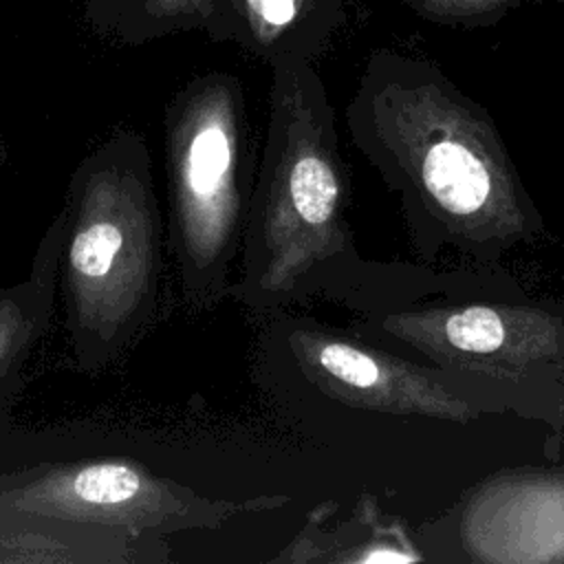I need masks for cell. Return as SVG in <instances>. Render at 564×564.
Returning a JSON list of instances; mask_svg holds the SVG:
<instances>
[{
	"label": "cell",
	"mask_w": 564,
	"mask_h": 564,
	"mask_svg": "<svg viewBox=\"0 0 564 564\" xmlns=\"http://www.w3.org/2000/svg\"><path fill=\"white\" fill-rule=\"evenodd\" d=\"M348 123L421 249L496 258L542 231L496 126L445 77L419 66L370 75Z\"/></svg>",
	"instance_id": "6da1fadb"
},
{
	"label": "cell",
	"mask_w": 564,
	"mask_h": 564,
	"mask_svg": "<svg viewBox=\"0 0 564 564\" xmlns=\"http://www.w3.org/2000/svg\"><path fill=\"white\" fill-rule=\"evenodd\" d=\"M57 218L64 352L77 372L99 375L128 359L165 308L167 231L145 141L117 132L93 148Z\"/></svg>",
	"instance_id": "7a4b0ae2"
},
{
	"label": "cell",
	"mask_w": 564,
	"mask_h": 564,
	"mask_svg": "<svg viewBox=\"0 0 564 564\" xmlns=\"http://www.w3.org/2000/svg\"><path fill=\"white\" fill-rule=\"evenodd\" d=\"M348 198V174L319 84L306 68L280 64L229 300L273 317L341 286L359 264L346 220Z\"/></svg>",
	"instance_id": "3957f363"
},
{
	"label": "cell",
	"mask_w": 564,
	"mask_h": 564,
	"mask_svg": "<svg viewBox=\"0 0 564 564\" xmlns=\"http://www.w3.org/2000/svg\"><path fill=\"white\" fill-rule=\"evenodd\" d=\"M163 143L178 300L205 313L229 300L258 174L238 82L207 75L189 84L165 110Z\"/></svg>",
	"instance_id": "277c9868"
},
{
	"label": "cell",
	"mask_w": 564,
	"mask_h": 564,
	"mask_svg": "<svg viewBox=\"0 0 564 564\" xmlns=\"http://www.w3.org/2000/svg\"><path fill=\"white\" fill-rule=\"evenodd\" d=\"M282 502L284 498L242 505L212 500L130 460H75L7 480L0 487V520L51 518L163 538L183 529H212L240 511Z\"/></svg>",
	"instance_id": "5b68a950"
},
{
	"label": "cell",
	"mask_w": 564,
	"mask_h": 564,
	"mask_svg": "<svg viewBox=\"0 0 564 564\" xmlns=\"http://www.w3.org/2000/svg\"><path fill=\"white\" fill-rule=\"evenodd\" d=\"M284 344L293 366L308 386L337 403L454 423L478 416L469 399L447 390L425 368L328 328L291 324L284 333Z\"/></svg>",
	"instance_id": "8992f818"
},
{
	"label": "cell",
	"mask_w": 564,
	"mask_h": 564,
	"mask_svg": "<svg viewBox=\"0 0 564 564\" xmlns=\"http://www.w3.org/2000/svg\"><path fill=\"white\" fill-rule=\"evenodd\" d=\"M379 328L447 368L513 377L564 355L555 317L518 306H445L379 317Z\"/></svg>",
	"instance_id": "52a82bcc"
},
{
	"label": "cell",
	"mask_w": 564,
	"mask_h": 564,
	"mask_svg": "<svg viewBox=\"0 0 564 564\" xmlns=\"http://www.w3.org/2000/svg\"><path fill=\"white\" fill-rule=\"evenodd\" d=\"M165 560L163 538L51 518H2L0 562H148Z\"/></svg>",
	"instance_id": "ba28073f"
},
{
	"label": "cell",
	"mask_w": 564,
	"mask_h": 564,
	"mask_svg": "<svg viewBox=\"0 0 564 564\" xmlns=\"http://www.w3.org/2000/svg\"><path fill=\"white\" fill-rule=\"evenodd\" d=\"M59 218L46 227L24 280L0 289V388L13 381L46 337L57 306Z\"/></svg>",
	"instance_id": "9c48e42d"
},
{
	"label": "cell",
	"mask_w": 564,
	"mask_h": 564,
	"mask_svg": "<svg viewBox=\"0 0 564 564\" xmlns=\"http://www.w3.org/2000/svg\"><path fill=\"white\" fill-rule=\"evenodd\" d=\"M258 46H273L302 15L306 0H234Z\"/></svg>",
	"instance_id": "30bf717a"
},
{
	"label": "cell",
	"mask_w": 564,
	"mask_h": 564,
	"mask_svg": "<svg viewBox=\"0 0 564 564\" xmlns=\"http://www.w3.org/2000/svg\"><path fill=\"white\" fill-rule=\"evenodd\" d=\"M419 9L434 18H469L491 11L505 0H416Z\"/></svg>",
	"instance_id": "8fae6325"
},
{
	"label": "cell",
	"mask_w": 564,
	"mask_h": 564,
	"mask_svg": "<svg viewBox=\"0 0 564 564\" xmlns=\"http://www.w3.org/2000/svg\"><path fill=\"white\" fill-rule=\"evenodd\" d=\"M212 0H145V7L156 18H178L196 15L209 9Z\"/></svg>",
	"instance_id": "7c38bea8"
}]
</instances>
